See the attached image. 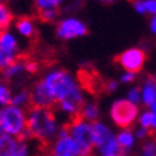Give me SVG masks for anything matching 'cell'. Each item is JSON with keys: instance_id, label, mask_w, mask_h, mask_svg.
Listing matches in <instances>:
<instances>
[{"instance_id": "8fae6325", "label": "cell", "mask_w": 156, "mask_h": 156, "mask_svg": "<svg viewBox=\"0 0 156 156\" xmlns=\"http://www.w3.org/2000/svg\"><path fill=\"white\" fill-rule=\"evenodd\" d=\"M92 136H93V146L95 149H98L105 142H108L112 136H115V133L106 123L98 120V122L92 123Z\"/></svg>"}, {"instance_id": "277c9868", "label": "cell", "mask_w": 156, "mask_h": 156, "mask_svg": "<svg viewBox=\"0 0 156 156\" xmlns=\"http://www.w3.org/2000/svg\"><path fill=\"white\" fill-rule=\"evenodd\" d=\"M63 126L67 129L69 136L79 145L83 156L93 155L95 146H93V136H92V123L86 122L85 119L77 116Z\"/></svg>"}, {"instance_id": "7a4b0ae2", "label": "cell", "mask_w": 156, "mask_h": 156, "mask_svg": "<svg viewBox=\"0 0 156 156\" xmlns=\"http://www.w3.org/2000/svg\"><path fill=\"white\" fill-rule=\"evenodd\" d=\"M40 82L53 99L55 106L63 100L83 92L80 83L65 69H52V70L46 72L40 79Z\"/></svg>"}, {"instance_id": "9c48e42d", "label": "cell", "mask_w": 156, "mask_h": 156, "mask_svg": "<svg viewBox=\"0 0 156 156\" xmlns=\"http://www.w3.org/2000/svg\"><path fill=\"white\" fill-rule=\"evenodd\" d=\"M56 34L62 40H72L87 34V26L77 17H65L57 22Z\"/></svg>"}, {"instance_id": "5bb4252c", "label": "cell", "mask_w": 156, "mask_h": 156, "mask_svg": "<svg viewBox=\"0 0 156 156\" xmlns=\"http://www.w3.org/2000/svg\"><path fill=\"white\" fill-rule=\"evenodd\" d=\"M96 151H98V156H128L126 152L116 142V135L110 137L108 142H105L102 146H99Z\"/></svg>"}, {"instance_id": "d6986e66", "label": "cell", "mask_w": 156, "mask_h": 156, "mask_svg": "<svg viewBox=\"0 0 156 156\" xmlns=\"http://www.w3.org/2000/svg\"><path fill=\"white\" fill-rule=\"evenodd\" d=\"M19 139L5 133H0V156H9L17 147Z\"/></svg>"}, {"instance_id": "4316f807", "label": "cell", "mask_w": 156, "mask_h": 156, "mask_svg": "<svg viewBox=\"0 0 156 156\" xmlns=\"http://www.w3.org/2000/svg\"><path fill=\"white\" fill-rule=\"evenodd\" d=\"M126 99L129 102H132L135 105H139L142 102V93H140V87H132L128 92V98Z\"/></svg>"}, {"instance_id": "9a60e30c", "label": "cell", "mask_w": 156, "mask_h": 156, "mask_svg": "<svg viewBox=\"0 0 156 156\" xmlns=\"http://www.w3.org/2000/svg\"><path fill=\"white\" fill-rule=\"evenodd\" d=\"M14 27L17 30V33L20 36H23L26 39L33 37L34 33H36V26H34V20L29 16H23V17H19L14 23Z\"/></svg>"}, {"instance_id": "7c38bea8", "label": "cell", "mask_w": 156, "mask_h": 156, "mask_svg": "<svg viewBox=\"0 0 156 156\" xmlns=\"http://www.w3.org/2000/svg\"><path fill=\"white\" fill-rule=\"evenodd\" d=\"M23 73H26V72H24V57L22 56L14 63H12L9 67H6L5 70L0 72V79L5 83H9V82H13L22 77Z\"/></svg>"}, {"instance_id": "52a82bcc", "label": "cell", "mask_w": 156, "mask_h": 156, "mask_svg": "<svg viewBox=\"0 0 156 156\" xmlns=\"http://www.w3.org/2000/svg\"><path fill=\"white\" fill-rule=\"evenodd\" d=\"M49 152L53 156H83L79 145L69 136V132L65 126H60L57 137L52 143Z\"/></svg>"}, {"instance_id": "83f0119b", "label": "cell", "mask_w": 156, "mask_h": 156, "mask_svg": "<svg viewBox=\"0 0 156 156\" xmlns=\"http://www.w3.org/2000/svg\"><path fill=\"white\" fill-rule=\"evenodd\" d=\"M24 72L27 75H36L39 72V62L32 59H24Z\"/></svg>"}, {"instance_id": "5b68a950", "label": "cell", "mask_w": 156, "mask_h": 156, "mask_svg": "<svg viewBox=\"0 0 156 156\" xmlns=\"http://www.w3.org/2000/svg\"><path fill=\"white\" fill-rule=\"evenodd\" d=\"M110 119L113 123L123 129H130L139 118V106L128 99H116L110 105Z\"/></svg>"}, {"instance_id": "7402d4cb", "label": "cell", "mask_w": 156, "mask_h": 156, "mask_svg": "<svg viewBox=\"0 0 156 156\" xmlns=\"http://www.w3.org/2000/svg\"><path fill=\"white\" fill-rule=\"evenodd\" d=\"M36 13H37V17L42 22L50 23V22H55L60 16V10H59V7L57 9H43V10H36Z\"/></svg>"}, {"instance_id": "4dcf8cb0", "label": "cell", "mask_w": 156, "mask_h": 156, "mask_svg": "<svg viewBox=\"0 0 156 156\" xmlns=\"http://www.w3.org/2000/svg\"><path fill=\"white\" fill-rule=\"evenodd\" d=\"M119 83L116 80H108L103 83V89L108 92V93H113L115 90H118Z\"/></svg>"}, {"instance_id": "ffe728a7", "label": "cell", "mask_w": 156, "mask_h": 156, "mask_svg": "<svg viewBox=\"0 0 156 156\" xmlns=\"http://www.w3.org/2000/svg\"><path fill=\"white\" fill-rule=\"evenodd\" d=\"M10 105H13V106H16V108H30V90L27 89H22L19 90L17 93H14L13 96H12V102H10Z\"/></svg>"}, {"instance_id": "f546056e", "label": "cell", "mask_w": 156, "mask_h": 156, "mask_svg": "<svg viewBox=\"0 0 156 156\" xmlns=\"http://www.w3.org/2000/svg\"><path fill=\"white\" fill-rule=\"evenodd\" d=\"M135 133V137L136 139H139V140H145V139H147L149 137V135H151V130H147V129L145 128H139L136 129V132H133Z\"/></svg>"}, {"instance_id": "f1b7e54d", "label": "cell", "mask_w": 156, "mask_h": 156, "mask_svg": "<svg viewBox=\"0 0 156 156\" xmlns=\"http://www.w3.org/2000/svg\"><path fill=\"white\" fill-rule=\"evenodd\" d=\"M145 5V12L149 14H156V0H143Z\"/></svg>"}, {"instance_id": "e0dca14e", "label": "cell", "mask_w": 156, "mask_h": 156, "mask_svg": "<svg viewBox=\"0 0 156 156\" xmlns=\"http://www.w3.org/2000/svg\"><path fill=\"white\" fill-rule=\"evenodd\" d=\"M116 142L123 151L128 153L133 146H135V142H136V137H135V133L130 130V129H123L119 133H116Z\"/></svg>"}, {"instance_id": "4fadbf2b", "label": "cell", "mask_w": 156, "mask_h": 156, "mask_svg": "<svg viewBox=\"0 0 156 156\" xmlns=\"http://www.w3.org/2000/svg\"><path fill=\"white\" fill-rule=\"evenodd\" d=\"M140 93H142V103L146 108L151 106L153 102H156V76H149L143 82Z\"/></svg>"}, {"instance_id": "8992f818", "label": "cell", "mask_w": 156, "mask_h": 156, "mask_svg": "<svg viewBox=\"0 0 156 156\" xmlns=\"http://www.w3.org/2000/svg\"><path fill=\"white\" fill-rule=\"evenodd\" d=\"M20 57V46L16 36L10 30H3L0 33V72Z\"/></svg>"}, {"instance_id": "ba28073f", "label": "cell", "mask_w": 156, "mask_h": 156, "mask_svg": "<svg viewBox=\"0 0 156 156\" xmlns=\"http://www.w3.org/2000/svg\"><path fill=\"white\" fill-rule=\"evenodd\" d=\"M145 62H146V53L140 48H130L116 56V63L119 66L135 75L143 69Z\"/></svg>"}, {"instance_id": "e575fe53", "label": "cell", "mask_w": 156, "mask_h": 156, "mask_svg": "<svg viewBox=\"0 0 156 156\" xmlns=\"http://www.w3.org/2000/svg\"><path fill=\"white\" fill-rule=\"evenodd\" d=\"M151 133H155L156 135V115L153 116V122H152V126H151Z\"/></svg>"}, {"instance_id": "1f68e13d", "label": "cell", "mask_w": 156, "mask_h": 156, "mask_svg": "<svg viewBox=\"0 0 156 156\" xmlns=\"http://www.w3.org/2000/svg\"><path fill=\"white\" fill-rule=\"evenodd\" d=\"M135 79H136V75H135V73L126 72V73H123V75L120 76V83H132Z\"/></svg>"}, {"instance_id": "ac0fdd59", "label": "cell", "mask_w": 156, "mask_h": 156, "mask_svg": "<svg viewBox=\"0 0 156 156\" xmlns=\"http://www.w3.org/2000/svg\"><path fill=\"white\" fill-rule=\"evenodd\" d=\"M99 116H100V110H99L98 103H95V102H86L85 106L82 108L80 118L85 119L86 122L95 123V122H98Z\"/></svg>"}, {"instance_id": "6da1fadb", "label": "cell", "mask_w": 156, "mask_h": 156, "mask_svg": "<svg viewBox=\"0 0 156 156\" xmlns=\"http://www.w3.org/2000/svg\"><path fill=\"white\" fill-rule=\"evenodd\" d=\"M57 115L53 109L29 108L27 109V130L32 137L40 145L48 147L49 143H53L60 130Z\"/></svg>"}, {"instance_id": "603a6c76", "label": "cell", "mask_w": 156, "mask_h": 156, "mask_svg": "<svg viewBox=\"0 0 156 156\" xmlns=\"http://www.w3.org/2000/svg\"><path fill=\"white\" fill-rule=\"evenodd\" d=\"M12 96H13V93H12L10 87L7 86V83H5V82L0 79V108H2V106L5 108V106L10 105Z\"/></svg>"}, {"instance_id": "8d00e7d4", "label": "cell", "mask_w": 156, "mask_h": 156, "mask_svg": "<svg viewBox=\"0 0 156 156\" xmlns=\"http://www.w3.org/2000/svg\"><path fill=\"white\" fill-rule=\"evenodd\" d=\"M39 156H53V155H52V153H50V152H49V151H46V149H44V151H43V152H42V153H40V155H39Z\"/></svg>"}, {"instance_id": "44dd1931", "label": "cell", "mask_w": 156, "mask_h": 156, "mask_svg": "<svg viewBox=\"0 0 156 156\" xmlns=\"http://www.w3.org/2000/svg\"><path fill=\"white\" fill-rule=\"evenodd\" d=\"M13 22V14L10 12V9L7 7L6 3L0 2V30H7V27L10 26V23Z\"/></svg>"}, {"instance_id": "3957f363", "label": "cell", "mask_w": 156, "mask_h": 156, "mask_svg": "<svg viewBox=\"0 0 156 156\" xmlns=\"http://www.w3.org/2000/svg\"><path fill=\"white\" fill-rule=\"evenodd\" d=\"M27 128V110L7 105L2 108L0 118V133L19 137Z\"/></svg>"}, {"instance_id": "cb8c5ba5", "label": "cell", "mask_w": 156, "mask_h": 156, "mask_svg": "<svg viewBox=\"0 0 156 156\" xmlns=\"http://www.w3.org/2000/svg\"><path fill=\"white\" fill-rule=\"evenodd\" d=\"M153 116L155 115L152 113L151 110H143L142 113H139V118H137V122H139V126L140 128H145L147 130H151L152 122H153Z\"/></svg>"}, {"instance_id": "d6a6232c", "label": "cell", "mask_w": 156, "mask_h": 156, "mask_svg": "<svg viewBox=\"0 0 156 156\" xmlns=\"http://www.w3.org/2000/svg\"><path fill=\"white\" fill-rule=\"evenodd\" d=\"M133 9L136 10L139 14H145V5H143V0H137V2H133Z\"/></svg>"}, {"instance_id": "2e32d148", "label": "cell", "mask_w": 156, "mask_h": 156, "mask_svg": "<svg viewBox=\"0 0 156 156\" xmlns=\"http://www.w3.org/2000/svg\"><path fill=\"white\" fill-rule=\"evenodd\" d=\"M37 143L39 142L37 140H34V139L29 140V142L19 140L17 147H16L9 156H39L42 152H40V153H34V151H36V145H37ZM39 145H40V143H39Z\"/></svg>"}, {"instance_id": "f35d334b", "label": "cell", "mask_w": 156, "mask_h": 156, "mask_svg": "<svg viewBox=\"0 0 156 156\" xmlns=\"http://www.w3.org/2000/svg\"><path fill=\"white\" fill-rule=\"evenodd\" d=\"M0 33H2V30H0Z\"/></svg>"}, {"instance_id": "d590c367", "label": "cell", "mask_w": 156, "mask_h": 156, "mask_svg": "<svg viewBox=\"0 0 156 156\" xmlns=\"http://www.w3.org/2000/svg\"><path fill=\"white\" fill-rule=\"evenodd\" d=\"M147 110H151L153 115H156V102H153L151 106H147Z\"/></svg>"}, {"instance_id": "74e56055", "label": "cell", "mask_w": 156, "mask_h": 156, "mask_svg": "<svg viewBox=\"0 0 156 156\" xmlns=\"http://www.w3.org/2000/svg\"><path fill=\"white\" fill-rule=\"evenodd\" d=\"M0 118H2V108H0Z\"/></svg>"}, {"instance_id": "d4e9b609", "label": "cell", "mask_w": 156, "mask_h": 156, "mask_svg": "<svg viewBox=\"0 0 156 156\" xmlns=\"http://www.w3.org/2000/svg\"><path fill=\"white\" fill-rule=\"evenodd\" d=\"M60 0H36L34 2V9L43 10V9H57L60 7Z\"/></svg>"}, {"instance_id": "30bf717a", "label": "cell", "mask_w": 156, "mask_h": 156, "mask_svg": "<svg viewBox=\"0 0 156 156\" xmlns=\"http://www.w3.org/2000/svg\"><path fill=\"white\" fill-rule=\"evenodd\" d=\"M30 108H43V109H53L55 102L48 93L46 87L43 86L40 80H37L30 90Z\"/></svg>"}, {"instance_id": "484cf974", "label": "cell", "mask_w": 156, "mask_h": 156, "mask_svg": "<svg viewBox=\"0 0 156 156\" xmlns=\"http://www.w3.org/2000/svg\"><path fill=\"white\" fill-rule=\"evenodd\" d=\"M139 156H156V139H151L143 143Z\"/></svg>"}, {"instance_id": "836d02e7", "label": "cell", "mask_w": 156, "mask_h": 156, "mask_svg": "<svg viewBox=\"0 0 156 156\" xmlns=\"http://www.w3.org/2000/svg\"><path fill=\"white\" fill-rule=\"evenodd\" d=\"M151 32L153 34H156V14L152 17V20H151Z\"/></svg>"}]
</instances>
